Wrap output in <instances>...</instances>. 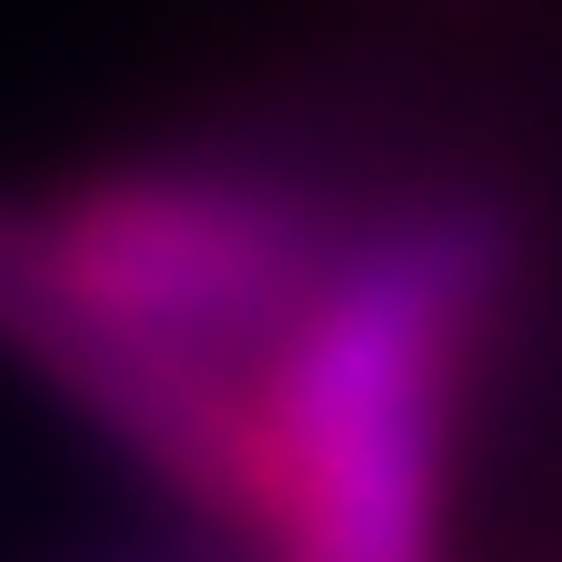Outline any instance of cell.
<instances>
[{
  "label": "cell",
  "instance_id": "cell-1",
  "mask_svg": "<svg viewBox=\"0 0 562 562\" xmlns=\"http://www.w3.org/2000/svg\"><path fill=\"white\" fill-rule=\"evenodd\" d=\"M362 211V171L281 131L131 140L0 181V362L181 522L232 542L251 382Z\"/></svg>",
  "mask_w": 562,
  "mask_h": 562
},
{
  "label": "cell",
  "instance_id": "cell-2",
  "mask_svg": "<svg viewBox=\"0 0 562 562\" xmlns=\"http://www.w3.org/2000/svg\"><path fill=\"white\" fill-rule=\"evenodd\" d=\"M532 222L472 171L372 181L362 232L251 382L241 562H452Z\"/></svg>",
  "mask_w": 562,
  "mask_h": 562
}]
</instances>
